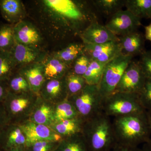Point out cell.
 <instances>
[{
	"instance_id": "obj_1",
	"label": "cell",
	"mask_w": 151,
	"mask_h": 151,
	"mask_svg": "<svg viewBox=\"0 0 151 151\" xmlns=\"http://www.w3.org/2000/svg\"><path fill=\"white\" fill-rule=\"evenodd\" d=\"M37 4L42 29L57 40L79 37L89 25L98 21L92 1L42 0Z\"/></svg>"
},
{
	"instance_id": "obj_2",
	"label": "cell",
	"mask_w": 151,
	"mask_h": 151,
	"mask_svg": "<svg viewBox=\"0 0 151 151\" xmlns=\"http://www.w3.org/2000/svg\"><path fill=\"white\" fill-rule=\"evenodd\" d=\"M117 144L138 147L150 139L147 112L114 118L112 121Z\"/></svg>"
},
{
	"instance_id": "obj_3",
	"label": "cell",
	"mask_w": 151,
	"mask_h": 151,
	"mask_svg": "<svg viewBox=\"0 0 151 151\" xmlns=\"http://www.w3.org/2000/svg\"><path fill=\"white\" fill-rule=\"evenodd\" d=\"M82 134L89 151H111L117 144L112 121L103 112L85 121Z\"/></svg>"
},
{
	"instance_id": "obj_4",
	"label": "cell",
	"mask_w": 151,
	"mask_h": 151,
	"mask_svg": "<svg viewBox=\"0 0 151 151\" xmlns=\"http://www.w3.org/2000/svg\"><path fill=\"white\" fill-rule=\"evenodd\" d=\"M102 111L111 118L146 112L138 94L114 92L103 99Z\"/></svg>"
},
{
	"instance_id": "obj_5",
	"label": "cell",
	"mask_w": 151,
	"mask_h": 151,
	"mask_svg": "<svg viewBox=\"0 0 151 151\" xmlns=\"http://www.w3.org/2000/svg\"><path fill=\"white\" fill-rule=\"evenodd\" d=\"M38 97L32 92L22 94L9 92L3 103L9 123L19 124L28 120Z\"/></svg>"
},
{
	"instance_id": "obj_6",
	"label": "cell",
	"mask_w": 151,
	"mask_h": 151,
	"mask_svg": "<svg viewBox=\"0 0 151 151\" xmlns=\"http://www.w3.org/2000/svg\"><path fill=\"white\" fill-rule=\"evenodd\" d=\"M68 99L85 121L103 112V98L97 85L87 84L80 92Z\"/></svg>"
},
{
	"instance_id": "obj_7",
	"label": "cell",
	"mask_w": 151,
	"mask_h": 151,
	"mask_svg": "<svg viewBox=\"0 0 151 151\" xmlns=\"http://www.w3.org/2000/svg\"><path fill=\"white\" fill-rule=\"evenodd\" d=\"M133 58L122 54L106 64L98 85L100 94L103 99L115 92L124 71L133 60Z\"/></svg>"
},
{
	"instance_id": "obj_8",
	"label": "cell",
	"mask_w": 151,
	"mask_h": 151,
	"mask_svg": "<svg viewBox=\"0 0 151 151\" xmlns=\"http://www.w3.org/2000/svg\"><path fill=\"white\" fill-rule=\"evenodd\" d=\"M146 80L139 61L133 60L124 71L114 92L139 94Z\"/></svg>"
},
{
	"instance_id": "obj_9",
	"label": "cell",
	"mask_w": 151,
	"mask_h": 151,
	"mask_svg": "<svg viewBox=\"0 0 151 151\" xmlns=\"http://www.w3.org/2000/svg\"><path fill=\"white\" fill-rule=\"evenodd\" d=\"M108 19L105 26L118 37L138 30L142 25L141 19L127 9L119 11Z\"/></svg>"
},
{
	"instance_id": "obj_10",
	"label": "cell",
	"mask_w": 151,
	"mask_h": 151,
	"mask_svg": "<svg viewBox=\"0 0 151 151\" xmlns=\"http://www.w3.org/2000/svg\"><path fill=\"white\" fill-rule=\"evenodd\" d=\"M85 51L93 60L107 63L122 54L119 41H112L101 44H94L82 42Z\"/></svg>"
},
{
	"instance_id": "obj_11",
	"label": "cell",
	"mask_w": 151,
	"mask_h": 151,
	"mask_svg": "<svg viewBox=\"0 0 151 151\" xmlns=\"http://www.w3.org/2000/svg\"><path fill=\"white\" fill-rule=\"evenodd\" d=\"M19 124L25 136L27 145L39 141L60 142L63 139L48 126L36 124L29 120Z\"/></svg>"
},
{
	"instance_id": "obj_12",
	"label": "cell",
	"mask_w": 151,
	"mask_h": 151,
	"mask_svg": "<svg viewBox=\"0 0 151 151\" xmlns=\"http://www.w3.org/2000/svg\"><path fill=\"white\" fill-rule=\"evenodd\" d=\"M17 70L25 65L41 62L46 56L40 47L24 45L15 42L10 51Z\"/></svg>"
},
{
	"instance_id": "obj_13",
	"label": "cell",
	"mask_w": 151,
	"mask_h": 151,
	"mask_svg": "<svg viewBox=\"0 0 151 151\" xmlns=\"http://www.w3.org/2000/svg\"><path fill=\"white\" fill-rule=\"evenodd\" d=\"M39 95L43 100L55 105L68 99L65 77L58 79H46Z\"/></svg>"
},
{
	"instance_id": "obj_14",
	"label": "cell",
	"mask_w": 151,
	"mask_h": 151,
	"mask_svg": "<svg viewBox=\"0 0 151 151\" xmlns=\"http://www.w3.org/2000/svg\"><path fill=\"white\" fill-rule=\"evenodd\" d=\"M26 145V139L19 124L9 123L0 131V149L2 151Z\"/></svg>"
},
{
	"instance_id": "obj_15",
	"label": "cell",
	"mask_w": 151,
	"mask_h": 151,
	"mask_svg": "<svg viewBox=\"0 0 151 151\" xmlns=\"http://www.w3.org/2000/svg\"><path fill=\"white\" fill-rule=\"evenodd\" d=\"M14 32L15 40L17 43L40 47L42 40L41 32L32 23L22 21L14 25Z\"/></svg>"
},
{
	"instance_id": "obj_16",
	"label": "cell",
	"mask_w": 151,
	"mask_h": 151,
	"mask_svg": "<svg viewBox=\"0 0 151 151\" xmlns=\"http://www.w3.org/2000/svg\"><path fill=\"white\" fill-rule=\"evenodd\" d=\"M79 37L82 42L94 44H101L112 41H119V37L114 35L105 25L98 21L89 25Z\"/></svg>"
},
{
	"instance_id": "obj_17",
	"label": "cell",
	"mask_w": 151,
	"mask_h": 151,
	"mask_svg": "<svg viewBox=\"0 0 151 151\" xmlns=\"http://www.w3.org/2000/svg\"><path fill=\"white\" fill-rule=\"evenodd\" d=\"M122 54L129 56L139 55L146 51L145 36L139 31L119 37Z\"/></svg>"
},
{
	"instance_id": "obj_18",
	"label": "cell",
	"mask_w": 151,
	"mask_h": 151,
	"mask_svg": "<svg viewBox=\"0 0 151 151\" xmlns=\"http://www.w3.org/2000/svg\"><path fill=\"white\" fill-rule=\"evenodd\" d=\"M17 71L27 79L32 92L39 95L42 86L46 80L42 62L25 65L19 68Z\"/></svg>"
},
{
	"instance_id": "obj_19",
	"label": "cell",
	"mask_w": 151,
	"mask_h": 151,
	"mask_svg": "<svg viewBox=\"0 0 151 151\" xmlns=\"http://www.w3.org/2000/svg\"><path fill=\"white\" fill-rule=\"evenodd\" d=\"M55 105L38 95L29 120L36 124L50 127L54 123Z\"/></svg>"
},
{
	"instance_id": "obj_20",
	"label": "cell",
	"mask_w": 151,
	"mask_h": 151,
	"mask_svg": "<svg viewBox=\"0 0 151 151\" xmlns=\"http://www.w3.org/2000/svg\"><path fill=\"white\" fill-rule=\"evenodd\" d=\"M0 11L4 19L13 25L24 20L27 15L24 5L19 0H1Z\"/></svg>"
},
{
	"instance_id": "obj_21",
	"label": "cell",
	"mask_w": 151,
	"mask_h": 151,
	"mask_svg": "<svg viewBox=\"0 0 151 151\" xmlns=\"http://www.w3.org/2000/svg\"><path fill=\"white\" fill-rule=\"evenodd\" d=\"M46 79H58L65 77L71 67L53 55L45 57L42 61Z\"/></svg>"
},
{
	"instance_id": "obj_22",
	"label": "cell",
	"mask_w": 151,
	"mask_h": 151,
	"mask_svg": "<svg viewBox=\"0 0 151 151\" xmlns=\"http://www.w3.org/2000/svg\"><path fill=\"white\" fill-rule=\"evenodd\" d=\"M85 120L80 116L52 124L50 128L62 139L82 134Z\"/></svg>"
},
{
	"instance_id": "obj_23",
	"label": "cell",
	"mask_w": 151,
	"mask_h": 151,
	"mask_svg": "<svg viewBox=\"0 0 151 151\" xmlns=\"http://www.w3.org/2000/svg\"><path fill=\"white\" fill-rule=\"evenodd\" d=\"M85 52L84 43H71L52 55L71 68L73 63L77 58Z\"/></svg>"
},
{
	"instance_id": "obj_24",
	"label": "cell",
	"mask_w": 151,
	"mask_h": 151,
	"mask_svg": "<svg viewBox=\"0 0 151 151\" xmlns=\"http://www.w3.org/2000/svg\"><path fill=\"white\" fill-rule=\"evenodd\" d=\"M92 4L97 12L108 19L125 7L126 0H93Z\"/></svg>"
},
{
	"instance_id": "obj_25",
	"label": "cell",
	"mask_w": 151,
	"mask_h": 151,
	"mask_svg": "<svg viewBox=\"0 0 151 151\" xmlns=\"http://www.w3.org/2000/svg\"><path fill=\"white\" fill-rule=\"evenodd\" d=\"M125 7L140 19H151V0H126Z\"/></svg>"
},
{
	"instance_id": "obj_26",
	"label": "cell",
	"mask_w": 151,
	"mask_h": 151,
	"mask_svg": "<svg viewBox=\"0 0 151 151\" xmlns=\"http://www.w3.org/2000/svg\"><path fill=\"white\" fill-rule=\"evenodd\" d=\"M55 151H89L82 134L63 139Z\"/></svg>"
},
{
	"instance_id": "obj_27",
	"label": "cell",
	"mask_w": 151,
	"mask_h": 151,
	"mask_svg": "<svg viewBox=\"0 0 151 151\" xmlns=\"http://www.w3.org/2000/svg\"><path fill=\"white\" fill-rule=\"evenodd\" d=\"M10 52L0 50V81L7 82L17 70Z\"/></svg>"
},
{
	"instance_id": "obj_28",
	"label": "cell",
	"mask_w": 151,
	"mask_h": 151,
	"mask_svg": "<svg viewBox=\"0 0 151 151\" xmlns=\"http://www.w3.org/2000/svg\"><path fill=\"white\" fill-rule=\"evenodd\" d=\"M78 116H79L75 107L68 99L55 105L54 123Z\"/></svg>"
},
{
	"instance_id": "obj_29",
	"label": "cell",
	"mask_w": 151,
	"mask_h": 151,
	"mask_svg": "<svg viewBox=\"0 0 151 151\" xmlns=\"http://www.w3.org/2000/svg\"><path fill=\"white\" fill-rule=\"evenodd\" d=\"M106 64L92 60L88 69L83 76L87 84L99 85Z\"/></svg>"
},
{
	"instance_id": "obj_30",
	"label": "cell",
	"mask_w": 151,
	"mask_h": 151,
	"mask_svg": "<svg viewBox=\"0 0 151 151\" xmlns=\"http://www.w3.org/2000/svg\"><path fill=\"white\" fill-rule=\"evenodd\" d=\"M9 92L14 94H22L32 92L27 80L17 70L6 82Z\"/></svg>"
},
{
	"instance_id": "obj_31",
	"label": "cell",
	"mask_w": 151,
	"mask_h": 151,
	"mask_svg": "<svg viewBox=\"0 0 151 151\" xmlns=\"http://www.w3.org/2000/svg\"><path fill=\"white\" fill-rule=\"evenodd\" d=\"M65 79L68 98L80 92L87 84L83 76L76 75L70 70L65 75Z\"/></svg>"
},
{
	"instance_id": "obj_32",
	"label": "cell",
	"mask_w": 151,
	"mask_h": 151,
	"mask_svg": "<svg viewBox=\"0 0 151 151\" xmlns=\"http://www.w3.org/2000/svg\"><path fill=\"white\" fill-rule=\"evenodd\" d=\"M15 42L13 25L9 24L0 26V50L10 51Z\"/></svg>"
},
{
	"instance_id": "obj_33",
	"label": "cell",
	"mask_w": 151,
	"mask_h": 151,
	"mask_svg": "<svg viewBox=\"0 0 151 151\" xmlns=\"http://www.w3.org/2000/svg\"><path fill=\"white\" fill-rule=\"evenodd\" d=\"M92 60L91 57L85 52L74 61L70 70L76 75L83 76L88 69Z\"/></svg>"
},
{
	"instance_id": "obj_34",
	"label": "cell",
	"mask_w": 151,
	"mask_h": 151,
	"mask_svg": "<svg viewBox=\"0 0 151 151\" xmlns=\"http://www.w3.org/2000/svg\"><path fill=\"white\" fill-rule=\"evenodd\" d=\"M60 142L39 141L27 145V151H55Z\"/></svg>"
},
{
	"instance_id": "obj_35",
	"label": "cell",
	"mask_w": 151,
	"mask_h": 151,
	"mask_svg": "<svg viewBox=\"0 0 151 151\" xmlns=\"http://www.w3.org/2000/svg\"><path fill=\"white\" fill-rule=\"evenodd\" d=\"M139 100L146 111H151V80L147 79L142 89L138 94Z\"/></svg>"
},
{
	"instance_id": "obj_36",
	"label": "cell",
	"mask_w": 151,
	"mask_h": 151,
	"mask_svg": "<svg viewBox=\"0 0 151 151\" xmlns=\"http://www.w3.org/2000/svg\"><path fill=\"white\" fill-rule=\"evenodd\" d=\"M138 61L146 79L151 80V50H146Z\"/></svg>"
},
{
	"instance_id": "obj_37",
	"label": "cell",
	"mask_w": 151,
	"mask_h": 151,
	"mask_svg": "<svg viewBox=\"0 0 151 151\" xmlns=\"http://www.w3.org/2000/svg\"><path fill=\"white\" fill-rule=\"evenodd\" d=\"M7 115L3 103H0V131L6 124H9Z\"/></svg>"
},
{
	"instance_id": "obj_38",
	"label": "cell",
	"mask_w": 151,
	"mask_h": 151,
	"mask_svg": "<svg viewBox=\"0 0 151 151\" xmlns=\"http://www.w3.org/2000/svg\"><path fill=\"white\" fill-rule=\"evenodd\" d=\"M6 82L0 81V103H3L9 93Z\"/></svg>"
},
{
	"instance_id": "obj_39",
	"label": "cell",
	"mask_w": 151,
	"mask_h": 151,
	"mask_svg": "<svg viewBox=\"0 0 151 151\" xmlns=\"http://www.w3.org/2000/svg\"><path fill=\"white\" fill-rule=\"evenodd\" d=\"M111 151H140V148L117 144Z\"/></svg>"
},
{
	"instance_id": "obj_40",
	"label": "cell",
	"mask_w": 151,
	"mask_h": 151,
	"mask_svg": "<svg viewBox=\"0 0 151 151\" xmlns=\"http://www.w3.org/2000/svg\"><path fill=\"white\" fill-rule=\"evenodd\" d=\"M145 29V40L151 42V22L148 25L144 27Z\"/></svg>"
},
{
	"instance_id": "obj_41",
	"label": "cell",
	"mask_w": 151,
	"mask_h": 151,
	"mask_svg": "<svg viewBox=\"0 0 151 151\" xmlns=\"http://www.w3.org/2000/svg\"><path fill=\"white\" fill-rule=\"evenodd\" d=\"M6 151H27L25 147H19L14 148L10 149Z\"/></svg>"
},
{
	"instance_id": "obj_42",
	"label": "cell",
	"mask_w": 151,
	"mask_h": 151,
	"mask_svg": "<svg viewBox=\"0 0 151 151\" xmlns=\"http://www.w3.org/2000/svg\"><path fill=\"white\" fill-rule=\"evenodd\" d=\"M146 112H147V117L148 121L149 126L151 131V111H146Z\"/></svg>"
},
{
	"instance_id": "obj_43",
	"label": "cell",
	"mask_w": 151,
	"mask_h": 151,
	"mask_svg": "<svg viewBox=\"0 0 151 151\" xmlns=\"http://www.w3.org/2000/svg\"><path fill=\"white\" fill-rule=\"evenodd\" d=\"M140 151H151L150 149H149L148 146H147L146 143L144 144L142 148V149H140Z\"/></svg>"
},
{
	"instance_id": "obj_44",
	"label": "cell",
	"mask_w": 151,
	"mask_h": 151,
	"mask_svg": "<svg viewBox=\"0 0 151 151\" xmlns=\"http://www.w3.org/2000/svg\"><path fill=\"white\" fill-rule=\"evenodd\" d=\"M147 144V146H148L149 149H150L151 151V138L148 141V142L147 143H146Z\"/></svg>"
},
{
	"instance_id": "obj_45",
	"label": "cell",
	"mask_w": 151,
	"mask_h": 151,
	"mask_svg": "<svg viewBox=\"0 0 151 151\" xmlns=\"http://www.w3.org/2000/svg\"><path fill=\"white\" fill-rule=\"evenodd\" d=\"M0 151H2L1 150V149H0Z\"/></svg>"
}]
</instances>
